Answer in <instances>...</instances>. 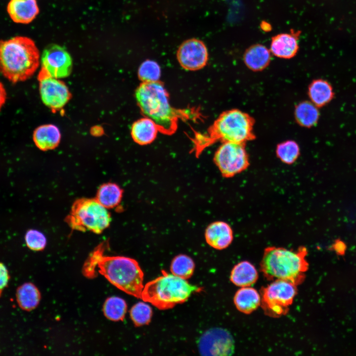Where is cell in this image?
Returning a JSON list of instances; mask_svg holds the SVG:
<instances>
[{
  "label": "cell",
  "instance_id": "1",
  "mask_svg": "<svg viewBox=\"0 0 356 356\" xmlns=\"http://www.w3.org/2000/svg\"><path fill=\"white\" fill-rule=\"evenodd\" d=\"M107 241L96 246L89 254L83 268L84 275L92 278L96 276L95 268L111 283L127 294L141 299L143 272L134 259L124 256L104 255Z\"/></svg>",
  "mask_w": 356,
  "mask_h": 356
},
{
  "label": "cell",
  "instance_id": "2",
  "mask_svg": "<svg viewBox=\"0 0 356 356\" xmlns=\"http://www.w3.org/2000/svg\"><path fill=\"white\" fill-rule=\"evenodd\" d=\"M255 120L248 113L234 108L222 112L206 134H198L194 139L197 157L206 147L217 141L247 143L256 139Z\"/></svg>",
  "mask_w": 356,
  "mask_h": 356
},
{
  "label": "cell",
  "instance_id": "3",
  "mask_svg": "<svg viewBox=\"0 0 356 356\" xmlns=\"http://www.w3.org/2000/svg\"><path fill=\"white\" fill-rule=\"evenodd\" d=\"M135 97L142 113L152 120L159 132L164 134L174 133L178 118H189L186 110L176 109L171 106L168 92L159 81L142 82L135 90Z\"/></svg>",
  "mask_w": 356,
  "mask_h": 356
},
{
  "label": "cell",
  "instance_id": "4",
  "mask_svg": "<svg viewBox=\"0 0 356 356\" xmlns=\"http://www.w3.org/2000/svg\"><path fill=\"white\" fill-rule=\"evenodd\" d=\"M39 59V51L29 38L0 41V73L13 83L29 79L38 69Z\"/></svg>",
  "mask_w": 356,
  "mask_h": 356
},
{
  "label": "cell",
  "instance_id": "5",
  "mask_svg": "<svg viewBox=\"0 0 356 356\" xmlns=\"http://www.w3.org/2000/svg\"><path fill=\"white\" fill-rule=\"evenodd\" d=\"M307 254L305 246H300L297 250L267 247L260 263V271L268 280H281L296 286L300 285L305 280L309 268Z\"/></svg>",
  "mask_w": 356,
  "mask_h": 356
},
{
  "label": "cell",
  "instance_id": "6",
  "mask_svg": "<svg viewBox=\"0 0 356 356\" xmlns=\"http://www.w3.org/2000/svg\"><path fill=\"white\" fill-rule=\"evenodd\" d=\"M162 275L148 282L144 287L141 299L164 310L185 302L193 292L201 288L189 284L186 279L162 270Z\"/></svg>",
  "mask_w": 356,
  "mask_h": 356
},
{
  "label": "cell",
  "instance_id": "7",
  "mask_svg": "<svg viewBox=\"0 0 356 356\" xmlns=\"http://www.w3.org/2000/svg\"><path fill=\"white\" fill-rule=\"evenodd\" d=\"M110 214L95 198H82L73 204L65 222L72 229L102 233L110 225Z\"/></svg>",
  "mask_w": 356,
  "mask_h": 356
},
{
  "label": "cell",
  "instance_id": "8",
  "mask_svg": "<svg viewBox=\"0 0 356 356\" xmlns=\"http://www.w3.org/2000/svg\"><path fill=\"white\" fill-rule=\"evenodd\" d=\"M297 286L276 280L261 290V305L266 315L278 318L286 315L297 294Z\"/></svg>",
  "mask_w": 356,
  "mask_h": 356
},
{
  "label": "cell",
  "instance_id": "9",
  "mask_svg": "<svg viewBox=\"0 0 356 356\" xmlns=\"http://www.w3.org/2000/svg\"><path fill=\"white\" fill-rule=\"evenodd\" d=\"M246 144L225 142L218 148L214 161L223 177L232 178L248 168L250 162Z\"/></svg>",
  "mask_w": 356,
  "mask_h": 356
},
{
  "label": "cell",
  "instance_id": "10",
  "mask_svg": "<svg viewBox=\"0 0 356 356\" xmlns=\"http://www.w3.org/2000/svg\"><path fill=\"white\" fill-rule=\"evenodd\" d=\"M41 62L40 72L56 79L68 76L72 68L70 54L63 47L57 44H50L44 49Z\"/></svg>",
  "mask_w": 356,
  "mask_h": 356
},
{
  "label": "cell",
  "instance_id": "11",
  "mask_svg": "<svg viewBox=\"0 0 356 356\" xmlns=\"http://www.w3.org/2000/svg\"><path fill=\"white\" fill-rule=\"evenodd\" d=\"M198 348L203 356H228L234 350L233 339L230 333L221 328L209 329L200 337Z\"/></svg>",
  "mask_w": 356,
  "mask_h": 356
},
{
  "label": "cell",
  "instance_id": "12",
  "mask_svg": "<svg viewBox=\"0 0 356 356\" xmlns=\"http://www.w3.org/2000/svg\"><path fill=\"white\" fill-rule=\"evenodd\" d=\"M38 80L41 97L44 103L52 110H57L64 106L71 97L65 84L40 72Z\"/></svg>",
  "mask_w": 356,
  "mask_h": 356
},
{
  "label": "cell",
  "instance_id": "13",
  "mask_svg": "<svg viewBox=\"0 0 356 356\" xmlns=\"http://www.w3.org/2000/svg\"><path fill=\"white\" fill-rule=\"evenodd\" d=\"M180 66L185 70L196 71L203 68L208 60L207 48L200 40L191 39L179 46L177 54Z\"/></svg>",
  "mask_w": 356,
  "mask_h": 356
},
{
  "label": "cell",
  "instance_id": "14",
  "mask_svg": "<svg viewBox=\"0 0 356 356\" xmlns=\"http://www.w3.org/2000/svg\"><path fill=\"white\" fill-rule=\"evenodd\" d=\"M301 32L291 29L290 33L277 34L271 39L270 51L275 56L282 59H291L297 54L298 41Z\"/></svg>",
  "mask_w": 356,
  "mask_h": 356
},
{
  "label": "cell",
  "instance_id": "15",
  "mask_svg": "<svg viewBox=\"0 0 356 356\" xmlns=\"http://www.w3.org/2000/svg\"><path fill=\"white\" fill-rule=\"evenodd\" d=\"M205 237L212 247L222 250L229 246L233 241L232 229L229 224L222 221L211 223L206 228Z\"/></svg>",
  "mask_w": 356,
  "mask_h": 356
},
{
  "label": "cell",
  "instance_id": "16",
  "mask_svg": "<svg viewBox=\"0 0 356 356\" xmlns=\"http://www.w3.org/2000/svg\"><path fill=\"white\" fill-rule=\"evenodd\" d=\"M7 11L14 22L28 24L36 18L39 9L36 0H10Z\"/></svg>",
  "mask_w": 356,
  "mask_h": 356
},
{
  "label": "cell",
  "instance_id": "17",
  "mask_svg": "<svg viewBox=\"0 0 356 356\" xmlns=\"http://www.w3.org/2000/svg\"><path fill=\"white\" fill-rule=\"evenodd\" d=\"M271 52L265 45L255 44L244 51L243 59L246 66L254 72H260L267 68L271 61Z\"/></svg>",
  "mask_w": 356,
  "mask_h": 356
},
{
  "label": "cell",
  "instance_id": "18",
  "mask_svg": "<svg viewBox=\"0 0 356 356\" xmlns=\"http://www.w3.org/2000/svg\"><path fill=\"white\" fill-rule=\"evenodd\" d=\"M159 132L156 124L148 117L134 122L131 128L132 137L136 143L144 145L152 143Z\"/></svg>",
  "mask_w": 356,
  "mask_h": 356
},
{
  "label": "cell",
  "instance_id": "19",
  "mask_svg": "<svg viewBox=\"0 0 356 356\" xmlns=\"http://www.w3.org/2000/svg\"><path fill=\"white\" fill-rule=\"evenodd\" d=\"M60 138L59 130L52 124L39 126L34 131L33 135L36 146L43 151L55 148L59 143Z\"/></svg>",
  "mask_w": 356,
  "mask_h": 356
},
{
  "label": "cell",
  "instance_id": "20",
  "mask_svg": "<svg viewBox=\"0 0 356 356\" xmlns=\"http://www.w3.org/2000/svg\"><path fill=\"white\" fill-rule=\"evenodd\" d=\"M308 95L317 108L322 107L333 98L334 92L331 84L326 80L317 79L312 80L308 89Z\"/></svg>",
  "mask_w": 356,
  "mask_h": 356
},
{
  "label": "cell",
  "instance_id": "21",
  "mask_svg": "<svg viewBox=\"0 0 356 356\" xmlns=\"http://www.w3.org/2000/svg\"><path fill=\"white\" fill-rule=\"evenodd\" d=\"M233 301L236 309L245 314H250L261 305V296L254 288L241 287L236 292Z\"/></svg>",
  "mask_w": 356,
  "mask_h": 356
},
{
  "label": "cell",
  "instance_id": "22",
  "mask_svg": "<svg viewBox=\"0 0 356 356\" xmlns=\"http://www.w3.org/2000/svg\"><path fill=\"white\" fill-rule=\"evenodd\" d=\"M258 276L255 266L247 261H243L233 267L231 271L230 280L237 286L249 287L257 281Z\"/></svg>",
  "mask_w": 356,
  "mask_h": 356
},
{
  "label": "cell",
  "instance_id": "23",
  "mask_svg": "<svg viewBox=\"0 0 356 356\" xmlns=\"http://www.w3.org/2000/svg\"><path fill=\"white\" fill-rule=\"evenodd\" d=\"M317 108L310 101H302L295 107L294 111L296 122L301 127L310 128L315 126L319 118Z\"/></svg>",
  "mask_w": 356,
  "mask_h": 356
},
{
  "label": "cell",
  "instance_id": "24",
  "mask_svg": "<svg viewBox=\"0 0 356 356\" xmlns=\"http://www.w3.org/2000/svg\"><path fill=\"white\" fill-rule=\"evenodd\" d=\"M16 300L20 307L30 311L35 309L41 300V294L33 283H25L19 286L16 291Z\"/></svg>",
  "mask_w": 356,
  "mask_h": 356
},
{
  "label": "cell",
  "instance_id": "25",
  "mask_svg": "<svg viewBox=\"0 0 356 356\" xmlns=\"http://www.w3.org/2000/svg\"><path fill=\"white\" fill-rule=\"evenodd\" d=\"M123 193V189L118 185L108 182L100 186L95 199L106 208H113L120 204Z\"/></svg>",
  "mask_w": 356,
  "mask_h": 356
},
{
  "label": "cell",
  "instance_id": "26",
  "mask_svg": "<svg viewBox=\"0 0 356 356\" xmlns=\"http://www.w3.org/2000/svg\"><path fill=\"white\" fill-rule=\"evenodd\" d=\"M127 310L125 301L118 297L108 298L104 303L103 311L105 316L112 321L123 320Z\"/></svg>",
  "mask_w": 356,
  "mask_h": 356
},
{
  "label": "cell",
  "instance_id": "27",
  "mask_svg": "<svg viewBox=\"0 0 356 356\" xmlns=\"http://www.w3.org/2000/svg\"><path fill=\"white\" fill-rule=\"evenodd\" d=\"M277 157L283 163L291 165L293 164L300 155V149L297 142L287 140L278 143L276 147Z\"/></svg>",
  "mask_w": 356,
  "mask_h": 356
},
{
  "label": "cell",
  "instance_id": "28",
  "mask_svg": "<svg viewBox=\"0 0 356 356\" xmlns=\"http://www.w3.org/2000/svg\"><path fill=\"white\" fill-rule=\"evenodd\" d=\"M194 267V263L190 257L180 254L173 259L170 268L174 275L187 279L193 274Z\"/></svg>",
  "mask_w": 356,
  "mask_h": 356
},
{
  "label": "cell",
  "instance_id": "29",
  "mask_svg": "<svg viewBox=\"0 0 356 356\" xmlns=\"http://www.w3.org/2000/svg\"><path fill=\"white\" fill-rule=\"evenodd\" d=\"M161 69L159 64L151 60H146L140 65L138 70V77L142 83L159 81L161 77Z\"/></svg>",
  "mask_w": 356,
  "mask_h": 356
},
{
  "label": "cell",
  "instance_id": "30",
  "mask_svg": "<svg viewBox=\"0 0 356 356\" xmlns=\"http://www.w3.org/2000/svg\"><path fill=\"white\" fill-rule=\"evenodd\" d=\"M130 316L136 326L148 324L151 319L152 311L148 304L138 302L132 308L130 311Z\"/></svg>",
  "mask_w": 356,
  "mask_h": 356
},
{
  "label": "cell",
  "instance_id": "31",
  "mask_svg": "<svg viewBox=\"0 0 356 356\" xmlns=\"http://www.w3.org/2000/svg\"><path fill=\"white\" fill-rule=\"evenodd\" d=\"M25 240L29 249L36 251L44 250L46 244L44 235L36 229L28 230L25 236Z\"/></svg>",
  "mask_w": 356,
  "mask_h": 356
},
{
  "label": "cell",
  "instance_id": "32",
  "mask_svg": "<svg viewBox=\"0 0 356 356\" xmlns=\"http://www.w3.org/2000/svg\"><path fill=\"white\" fill-rule=\"evenodd\" d=\"M9 279V275L7 268L5 265L0 263V296L7 286Z\"/></svg>",
  "mask_w": 356,
  "mask_h": 356
},
{
  "label": "cell",
  "instance_id": "33",
  "mask_svg": "<svg viewBox=\"0 0 356 356\" xmlns=\"http://www.w3.org/2000/svg\"><path fill=\"white\" fill-rule=\"evenodd\" d=\"M6 98V93L2 84L0 82V110L4 104Z\"/></svg>",
  "mask_w": 356,
  "mask_h": 356
},
{
  "label": "cell",
  "instance_id": "34",
  "mask_svg": "<svg viewBox=\"0 0 356 356\" xmlns=\"http://www.w3.org/2000/svg\"><path fill=\"white\" fill-rule=\"evenodd\" d=\"M344 244L342 242H336L334 245V248L336 252L340 254L344 253L345 247Z\"/></svg>",
  "mask_w": 356,
  "mask_h": 356
},
{
  "label": "cell",
  "instance_id": "35",
  "mask_svg": "<svg viewBox=\"0 0 356 356\" xmlns=\"http://www.w3.org/2000/svg\"><path fill=\"white\" fill-rule=\"evenodd\" d=\"M262 30L265 32H268L271 30V26L268 22L263 21L260 24Z\"/></svg>",
  "mask_w": 356,
  "mask_h": 356
}]
</instances>
